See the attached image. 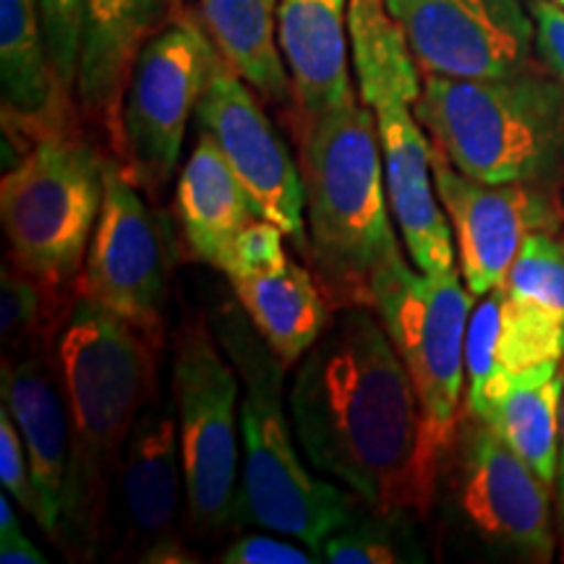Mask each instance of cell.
<instances>
[{
    "mask_svg": "<svg viewBox=\"0 0 564 564\" xmlns=\"http://www.w3.org/2000/svg\"><path fill=\"white\" fill-rule=\"evenodd\" d=\"M369 306H343L306 356L288 392L295 440L322 476L369 510L426 518L436 468L411 373Z\"/></svg>",
    "mask_w": 564,
    "mask_h": 564,
    "instance_id": "obj_1",
    "label": "cell"
},
{
    "mask_svg": "<svg viewBox=\"0 0 564 564\" xmlns=\"http://www.w3.org/2000/svg\"><path fill=\"white\" fill-rule=\"evenodd\" d=\"M160 343L89 295L76 293L55 352L70 413L68 510L58 546L95 560L123 447L158 394Z\"/></svg>",
    "mask_w": 564,
    "mask_h": 564,
    "instance_id": "obj_2",
    "label": "cell"
},
{
    "mask_svg": "<svg viewBox=\"0 0 564 564\" xmlns=\"http://www.w3.org/2000/svg\"><path fill=\"white\" fill-rule=\"evenodd\" d=\"M299 167L306 194V251L335 308L369 306L371 282L398 257L387 215L382 141L369 105L356 97L299 118Z\"/></svg>",
    "mask_w": 564,
    "mask_h": 564,
    "instance_id": "obj_3",
    "label": "cell"
},
{
    "mask_svg": "<svg viewBox=\"0 0 564 564\" xmlns=\"http://www.w3.org/2000/svg\"><path fill=\"white\" fill-rule=\"evenodd\" d=\"M217 343L241 382V478L236 528L253 525L303 541L314 554L348 525L364 502L345 486L316 478L295 449L282 405L288 366L253 329L241 303H225L212 319Z\"/></svg>",
    "mask_w": 564,
    "mask_h": 564,
    "instance_id": "obj_4",
    "label": "cell"
},
{
    "mask_svg": "<svg viewBox=\"0 0 564 564\" xmlns=\"http://www.w3.org/2000/svg\"><path fill=\"white\" fill-rule=\"evenodd\" d=\"M415 118L457 171L481 183L564 178V82L525 66L502 76H423Z\"/></svg>",
    "mask_w": 564,
    "mask_h": 564,
    "instance_id": "obj_5",
    "label": "cell"
},
{
    "mask_svg": "<svg viewBox=\"0 0 564 564\" xmlns=\"http://www.w3.org/2000/svg\"><path fill=\"white\" fill-rule=\"evenodd\" d=\"M350 61L361 102L377 118L387 196L405 251L423 274L457 270L455 236L432 175V141L415 118L421 68L384 0H348Z\"/></svg>",
    "mask_w": 564,
    "mask_h": 564,
    "instance_id": "obj_6",
    "label": "cell"
},
{
    "mask_svg": "<svg viewBox=\"0 0 564 564\" xmlns=\"http://www.w3.org/2000/svg\"><path fill=\"white\" fill-rule=\"evenodd\" d=\"M105 160L68 131L32 144L0 181L9 262L55 293L76 295L102 212Z\"/></svg>",
    "mask_w": 564,
    "mask_h": 564,
    "instance_id": "obj_7",
    "label": "cell"
},
{
    "mask_svg": "<svg viewBox=\"0 0 564 564\" xmlns=\"http://www.w3.org/2000/svg\"><path fill=\"white\" fill-rule=\"evenodd\" d=\"M474 299L460 272L423 274L408 267L403 251L371 282V308L419 394L426 449L436 474L463 415L465 327Z\"/></svg>",
    "mask_w": 564,
    "mask_h": 564,
    "instance_id": "obj_8",
    "label": "cell"
},
{
    "mask_svg": "<svg viewBox=\"0 0 564 564\" xmlns=\"http://www.w3.org/2000/svg\"><path fill=\"white\" fill-rule=\"evenodd\" d=\"M173 405L186 478L188 535L212 541L236 528L241 382L202 316L183 322L175 337Z\"/></svg>",
    "mask_w": 564,
    "mask_h": 564,
    "instance_id": "obj_9",
    "label": "cell"
},
{
    "mask_svg": "<svg viewBox=\"0 0 564 564\" xmlns=\"http://www.w3.org/2000/svg\"><path fill=\"white\" fill-rule=\"evenodd\" d=\"M436 499H447L455 523L486 546L528 562L552 560V486L465 411L440 463Z\"/></svg>",
    "mask_w": 564,
    "mask_h": 564,
    "instance_id": "obj_10",
    "label": "cell"
},
{
    "mask_svg": "<svg viewBox=\"0 0 564 564\" xmlns=\"http://www.w3.org/2000/svg\"><path fill=\"white\" fill-rule=\"evenodd\" d=\"M220 61L192 13L171 17L141 47L123 95L118 160L147 199L158 204L178 167L183 137Z\"/></svg>",
    "mask_w": 564,
    "mask_h": 564,
    "instance_id": "obj_11",
    "label": "cell"
},
{
    "mask_svg": "<svg viewBox=\"0 0 564 564\" xmlns=\"http://www.w3.org/2000/svg\"><path fill=\"white\" fill-rule=\"evenodd\" d=\"M152 204L129 178L121 160H105L102 212L76 293L102 303L160 343L175 246L167 217Z\"/></svg>",
    "mask_w": 564,
    "mask_h": 564,
    "instance_id": "obj_12",
    "label": "cell"
},
{
    "mask_svg": "<svg viewBox=\"0 0 564 564\" xmlns=\"http://www.w3.org/2000/svg\"><path fill=\"white\" fill-rule=\"evenodd\" d=\"M183 478L178 419L173 400L158 392L141 411L126 442L108 505L102 541L112 560L144 564L196 562L183 546L181 499Z\"/></svg>",
    "mask_w": 564,
    "mask_h": 564,
    "instance_id": "obj_13",
    "label": "cell"
},
{
    "mask_svg": "<svg viewBox=\"0 0 564 564\" xmlns=\"http://www.w3.org/2000/svg\"><path fill=\"white\" fill-rule=\"evenodd\" d=\"M432 175L453 225L465 288L484 295L505 285L520 246L531 232H562L560 188L541 183H481L457 171L432 144Z\"/></svg>",
    "mask_w": 564,
    "mask_h": 564,
    "instance_id": "obj_14",
    "label": "cell"
},
{
    "mask_svg": "<svg viewBox=\"0 0 564 564\" xmlns=\"http://www.w3.org/2000/svg\"><path fill=\"white\" fill-rule=\"evenodd\" d=\"M194 118L220 147L236 178L249 194L259 220L278 225L303 249L306 194L301 167L295 165L288 144L259 105L257 89L238 76L223 55L212 68Z\"/></svg>",
    "mask_w": 564,
    "mask_h": 564,
    "instance_id": "obj_15",
    "label": "cell"
},
{
    "mask_svg": "<svg viewBox=\"0 0 564 564\" xmlns=\"http://www.w3.org/2000/svg\"><path fill=\"white\" fill-rule=\"evenodd\" d=\"M421 74L478 79L531 66L533 19L520 0H384Z\"/></svg>",
    "mask_w": 564,
    "mask_h": 564,
    "instance_id": "obj_16",
    "label": "cell"
},
{
    "mask_svg": "<svg viewBox=\"0 0 564 564\" xmlns=\"http://www.w3.org/2000/svg\"><path fill=\"white\" fill-rule=\"evenodd\" d=\"M282 236L278 225L253 220L223 274L274 356L295 366L327 327L329 301L312 272L291 259Z\"/></svg>",
    "mask_w": 564,
    "mask_h": 564,
    "instance_id": "obj_17",
    "label": "cell"
},
{
    "mask_svg": "<svg viewBox=\"0 0 564 564\" xmlns=\"http://www.w3.org/2000/svg\"><path fill=\"white\" fill-rule=\"evenodd\" d=\"M53 345H34L24 356L3 361V390L0 392H3V405H9L17 421L26 457H30L32 484L37 494L34 520L47 533V539L58 544L68 510L74 436H70V413L58 352L53 356Z\"/></svg>",
    "mask_w": 564,
    "mask_h": 564,
    "instance_id": "obj_18",
    "label": "cell"
},
{
    "mask_svg": "<svg viewBox=\"0 0 564 564\" xmlns=\"http://www.w3.org/2000/svg\"><path fill=\"white\" fill-rule=\"evenodd\" d=\"M167 17H175L173 0H84L76 97L116 144L133 63Z\"/></svg>",
    "mask_w": 564,
    "mask_h": 564,
    "instance_id": "obj_19",
    "label": "cell"
},
{
    "mask_svg": "<svg viewBox=\"0 0 564 564\" xmlns=\"http://www.w3.org/2000/svg\"><path fill=\"white\" fill-rule=\"evenodd\" d=\"M0 89L6 133L37 144L68 131V89L47 55L37 0H0Z\"/></svg>",
    "mask_w": 564,
    "mask_h": 564,
    "instance_id": "obj_20",
    "label": "cell"
},
{
    "mask_svg": "<svg viewBox=\"0 0 564 564\" xmlns=\"http://www.w3.org/2000/svg\"><path fill=\"white\" fill-rule=\"evenodd\" d=\"M280 47L293 82L295 118L356 97L350 82L348 0H280Z\"/></svg>",
    "mask_w": 564,
    "mask_h": 564,
    "instance_id": "obj_21",
    "label": "cell"
},
{
    "mask_svg": "<svg viewBox=\"0 0 564 564\" xmlns=\"http://www.w3.org/2000/svg\"><path fill=\"white\" fill-rule=\"evenodd\" d=\"M175 209L194 259L220 272L228 270L241 232L259 220L249 194L207 131L199 133L183 165Z\"/></svg>",
    "mask_w": 564,
    "mask_h": 564,
    "instance_id": "obj_22",
    "label": "cell"
},
{
    "mask_svg": "<svg viewBox=\"0 0 564 564\" xmlns=\"http://www.w3.org/2000/svg\"><path fill=\"white\" fill-rule=\"evenodd\" d=\"M280 0H199V17L223 61L272 105L293 100L280 47Z\"/></svg>",
    "mask_w": 564,
    "mask_h": 564,
    "instance_id": "obj_23",
    "label": "cell"
},
{
    "mask_svg": "<svg viewBox=\"0 0 564 564\" xmlns=\"http://www.w3.org/2000/svg\"><path fill=\"white\" fill-rule=\"evenodd\" d=\"M564 373L560 361H549L514 373L510 387L484 423L497 432L549 486L560 474V421Z\"/></svg>",
    "mask_w": 564,
    "mask_h": 564,
    "instance_id": "obj_24",
    "label": "cell"
},
{
    "mask_svg": "<svg viewBox=\"0 0 564 564\" xmlns=\"http://www.w3.org/2000/svg\"><path fill=\"white\" fill-rule=\"evenodd\" d=\"M426 560L415 514L377 512L369 507L329 535L322 549V562L329 564H421Z\"/></svg>",
    "mask_w": 564,
    "mask_h": 564,
    "instance_id": "obj_25",
    "label": "cell"
},
{
    "mask_svg": "<svg viewBox=\"0 0 564 564\" xmlns=\"http://www.w3.org/2000/svg\"><path fill=\"white\" fill-rule=\"evenodd\" d=\"M505 291L564 319V236L535 230L520 246L518 257L507 272Z\"/></svg>",
    "mask_w": 564,
    "mask_h": 564,
    "instance_id": "obj_26",
    "label": "cell"
},
{
    "mask_svg": "<svg viewBox=\"0 0 564 564\" xmlns=\"http://www.w3.org/2000/svg\"><path fill=\"white\" fill-rule=\"evenodd\" d=\"M505 285L478 295L465 327V411L481 405L486 390L497 377V337L502 324Z\"/></svg>",
    "mask_w": 564,
    "mask_h": 564,
    "instance_id": "obj_27",
    "label": "cell"
},
{
    "mask_svg": "<svg viewBox=\"0 0 564 564\" xmlns=\"http://www.w3.org/2000/svg\"><path fill=\"white\" fill-rule=\"evenodd\" d=\"M37 9L55 76L70 91L76 87L79 66L84 0H37Z\"/></svg>",
    "mask_w": 564,
    "mask_h": 564,
    "instance_id": "obj_28",
    "label": "cell"
},
{
    "mask_svg": "<svg viewBox=\"0 0 564 564\" xmlns=\"http://www.w3.org/2000/svg\"><path fill=\"white\" fill-rule=\"evenodd\" d=\"M0 484L11 494V499L26 512H37V494H34L30 457H26L24 440L13 421L9 405L0 408Z\"/></svg>",
    "mask_w": 564,
    "mask_h": 564,
    "instance_id": "obj_29",
    "label": "cell"
},
{
    "mask_svg": "<svg viewBox=\"0 0 564 564\" xmlns=\"http://www.w3.org/2000/svg\"><path fill=\"white\" fill-rule=\"evenodd\" d=\"M270 533V531H267ZM267 533H251V535H238L232 544H228L217 556V562L223 564H312L322 562L314 552H306L303 546H295L291 541H285L288 535H274Z\"/></svg>",
    "mask_w": 564,
    "mask_h": 564,
    "instance_id": "obj_30",
    "label": "cell"
},
{
    "mask_svg": "<svg viewBox=\"0 0 564 564\" xmlns=\"http://www.w3.org/2000/svg\"><path fill=\"white\" fill-rule=\"evenodd\" d=\"M535 51L556 79L564 82V6L539 0L533 6Z\"/></svg>",
    "mask_w": 564,
    "mask_h": 564,
    "instance_id": "obj_31",
    "label": "cell"
},
{
    "mask_svg": "<svg viewBox=\"0 0 564 564\" xmlns=\"http://www.w3.org/2000/svg\"><path fill=\"white\" fill-rule=\"evenodd\" d=\"M0 562L3 564H45L47 556L26 539L21 531L17 510H13L9 491L0 497Z\"/></svg>",
    "mask_w": 564,
    "mask_h": 564,
    "instance_id": "obj_32",
    "label": "cell"
},
{
    "mask_svg": "<svg viewBox=\"0 0 564 564\" xmlns=\"http://www.w3.org/2000/svg\"><path fill=\"white\" fill-rule=\"evenodd\" d=\"M556 491H560L564 514V392H562V421H560V474H556Z\"/></svg>",
    "mask_w": 564,
    "mask_h": 564,
    "instance_id": "obj_33",
    "label": "cell"
},
{
    "mask_svg": "<svg viewBox=\"0 0 564 564\" xmlns=\"http://www.w3.org/2000/svg\"><path fill=\"white\" fill-rule=\"evenodd\" d=\"M181 6H183V0H173V11H175V17H178V11H181Z\"/></svg>",
    "mask_w": 564,
    "mask_h": 564,
    "instance_id": "obj_34",
    "label": "cell"
},
{
    "mask_svg": "<svg viewBox=\"0 0 564 564\" xmlns=\"http://www.w3.org/2000/svg\"><path fill=\"white\" fill-rule=\"evenodd\" d=\"M556 3H560V6H564V0H556Z\"/></svg>",
    "mask_w": 564,
    "mask_h": 564,
    "instance_id": "obj_35",
    "label": "cell"
}]
</instances>
